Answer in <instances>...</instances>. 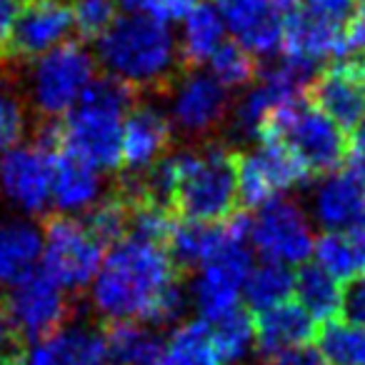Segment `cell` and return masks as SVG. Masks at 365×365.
Wrapping results in <instances>:
<instances>
[{
  "label": "cell",
  "mask_w": 365,
  "mask_h": 365,
  "mask_svg": "<svg viewBox=\"0 0 365 365\" xmlns=\"http://www.w3.org/2000/svg\"><path fill=\"white\" fill-rule=\"evenodd\" d=\"M3 193L28 213H43L51 200V153L31 145H18L0 158Z\"/></svg>",
  "instance_id": "5bb4252c"
},
{
  "label": "cell",
  "mask_w": 365,
  "mask_h": 365,
  "mask_svg": "<svg viewBox=\"0 0 365 365\" xmlns=\"http://www.w3.org/2000/svg\"><path fill=\"white\" fill-rule=\"evenodd\" d=\"M173 173L170 208L175 218L223 223L238 213V150L205 145L200 153L168 155Z\"/></svg>",
  "instance_id": "3957f363"
},
{
  "label": "cell",
  "mask_w": 365,
  "mask_h": 365,
  "mask_svg": "<svg viewBox=\"0 0 365 365\" xmlns=\"http://www.w3.org/2000/svg\"><path fill=\"white\" fill-rule=\"evenodd\" d=\"M308 3L310 13H318L323 18H330V21H340V18H348V13L353 11V6L358 0H305Z\"/></svg>",
  "instance_id": "ab89813d"
},
{
  "label": "cell",
  "mask_w": 365,
  "mask_h": 365,
  "mask_svg": "<svg viewBox=\"0 0 365 365\" xmlns=\"http://www.w3.org/2000/svg\"><path fill=\"white\" fill-rule=\"evenodd\" d=\"M96 81V61L81 43H63L33 66L31 98L46 120L66 118Z\"/></svg>",
  "instance_id": "8992f818"
},
{
  "label": "cell",
  "mask_w": 365,
  "mask_h": 365,
  "mask_svg": "<svg viewBox=\"0 0 365 365\" xmlns=\"http://www.w3.org/2000/svg\"><path fill=\"white\" fill-rule=\"evenodd\" d=\"M138 93L113 76L96 78L78 106L61 118V148L93 168L115 170L123 150V120Z\"/></svg>",
  "instance_id": "277c9868"
},
{
  "label": "cell",
  "mask_w": 365,
  "mask_h": 365,
  "mask_svg": "<svg viewBox=\"0 0 365 365\" xmlns=\"http://www.w3.org/2000/svg\"><path fill=\"white\" fill-rule=\"evenodd\" d=\"M46 235V270L61 288L81 290L98 275L103 265V248L86 225L71 215L51 213L43 218Z\"/></svg>",
  "instance_id": "ba28073f"
},
{
  "label": "cell",
  "mask_w": 365,
  "mask_h": 365,
  "mask_svg": "<svg viewBox=\"0 0 365 365\" xmlns=\"http://www.w3.org/2000/svg\"><path fill=\"white\" fill-rule=\"evenodd\" d=\"M235 41L253 56H273L280 51L285 21L300 11V0H213Z\"/></svg>",
  "instance_id": "7c38bea8"
},
{
  "label": "cell",
  "mask_w": 365,
  "mask_h": 365,
  "mask_svg": "<svg viewBox=\"0 0 365 365\" xmlns=\"http://www.w3.org/2000/svg\"><path fill=\"white\" fill-rule=\"evenodd\" d=\"M318 350L325 365H365V325L338 318L320 323Z\"/></svg>",
  "instance_id": "f1b7e54d"
},
{
  "label": "cell",
  "mask_w": 365,
  "mask_h": 365,
  "mask_svg": "<svg viewBox=\"0 0 365 365\" xmlns=\"http://www.w3.org/2000/svg\"><path fill=\"white\" fill-rule=\"evenodd\" d=\"M26 130V110L11 83L0 81V153L11 150Z\"/></svg>",
  "instance_id": "e575fe53"
},
{
  "label": "cell",
  "mask_w": 365,
  "mask_h": 365,
  "mask_svg": "<svg viewBox=\"0 0 365 365\" xmlns=\"http://www.w3.org/2000/svg\"><path fill=\"white\" fill-rule=\"evenodd\" d=\"M345 51L350 53H365V0H358L353 11L348 13L343 26Z\"/></svg>",
  "instance_id": "74e56055"
},
{
  "label": "cell",
  "mask_w": 365,
  "mask_h": 365,
  "mask_svg": "<svg viewBox=\"0 0 365 365\" xmlns=\"http://www.w3.org/2000/svg\"><path fill=\"white\" fill-rule=\"evenodd\" d=\"M348 168L358 173L365 180V120L353 130V138L348 143Z\"/></svg>",
  "instance_id": "60d3db41"
},
{
  "label": "cell",
  "mask_w": 365,
  "mask_h": 365,
  "mask_svg": "<svg viewBox=\"0 0 365 365\" xmlns=\"http://www.w3.org/2000/svg\"><path fill=\"white\" fill-rule=\"evenodd\" d=\"M210 325V340L215 345L220 363L235 365L245 358L250 350V343L255 338V320L245 308H235L228 315L218 318Z\"/></svg>",
  "instance_id": "1f68e13d"
},
{
  "label": "cell",
  "mask_w": 365,
  "mask_h": 365,
  "mask_svg": "<svg viewBox=\"0 0 365 365\" xmlns=\"http://www.w3.org/2000/svg\"><path fill=\"white\" fill-rule=\"evenodd\" d=\"M118 3L120 0H71L73 31L81 41H98L118 21Z\"/></svg>",
  "instance_id": "836d02e7"
},
{
  "label": "cell",
  "mask_w": 365,
  "mask_h": 365,
  "mask_svg": "<svg viewBox=\"0 0 365 365\" xmlns=\"http://www.w3.org/2000/svg\"><path fill=\"white\" fill-rule=\"evenodd\" d=\"M173 140V123L158 108L135 103L123 125L120 165L125 173H143L163 160Z\"/></svg>",
  "instance_id": "e0dca14e"
},
{
  "label": "cell",
  "mask_w": 365,
  "mask_h": 365,
  "mask_svg": "<svg viewBox=\"0 0 365 365\" xmlns=\"http://www.w3.org/2000/svg\"><path fill=\"white\" fill-rule=\"evenodd\" d=\"M158 365H223L210 340V325L205 320H190L180 325L163 348Z\"/></svg>",
  "instance_id": "83f0119b"
},
{
  "label": "cell",
  "mask_w": 365,
  "mask_h": 365,
  "mask_svg": "<svg viewBox=\"0 0 365 365\" xmlns=\"http://www.w3.org/2000/svg\"><path fill=\"white\" fill-rule=\"evenodd\" d=\"M210 76L228 91V88H243L258 78V61L255 56L243 48L238 41L223 43L208 61Z\"/></svg>",
  "instance_id": "d6a6232c"
},
{
  "label": "cell",
  "mask_w": 365,
  "mask_h": 365,
  "mask_svg": "<svg viewBox=\"0 0 365 365\" xmlns=\"http://www.w3.org/2000/svg\"><path fill=\"white\" fill-rule=\"evenodd\" d=\"M120 6H125L130 13L138 16L153 18L158 23H173V21H182L193 11L195 0H120Z\"/></svg>",
  "instance_id": "d590c367"
},
{
  "label": "cell",
  "mask_w": 365,
  "mask_h": 365,
  "mask_svg": "<svg viewBox=\"0 0 365 365\" xmlns=\"http://www.w3.org/2000/svg\"><path fill=\"white\" fill-rule=\"evenodd\" d=\"M305 103L328 115L340 130H355L365 120V53H350L313 76Z\"/></svg>",
  "instance_id": "9c48e42d"
},
{
  "label": "cell",
  "mask_w": 365,
  "mask_h": 365,
  "mask_svg": "<svg viewBox=\"0 0 365 365\" xmlns=\"http://www.w3.org/2000/svg\"><path fill=\"white\" fill-rule=\"evenodd\" d=\"M3 365H28V360L23 358L21 350H16V353L6 355V360H3Z\"/></svg>",
  "instance_id": "7bdbcfd3"
},
{
  "label": "cell",
  "mask_w": 365,
  "mask_h": 365,
  "mask_svg": "<svg viewBox=\"0 0 365 365\" xmlns=\"http://www.w3.org/2000/svg\"><path fill=\"white\" fill-rule=\"evenodd\" d=\"M340 313L345 315L348 323L365 325V273L355 275L343 288V308H340Z\"/></svg>",
  "instance_id": "8d00e7d4"
},
{
  "label": "cell",
  "mask_w": 365,
  "mask_h": 365,
  "mask_svg": "<svg viewBox=\"0 0 365 365\" xmlns=\"http://www.w3.org/2000/svg\"><path fill=\"white\" fill-rule=\"evenodd\" d=\"M313 215L325 230L365 225V180L350 168L330 173L315 188Z\"/></svg>",
  "instance_id": "ac0fdd59"
},
{
  "label": "cell",
  "mask_w": 365,
  "mask_h": 365,
  "mask_svg": "<svg viewBox=\"0 0 365 365\" xmlns=\"http://www.w3.org/2000/svg\"><path fill=\"white\" fill-rule=\"evenodd\" d=\"M258 140L288 148L308 168L310 175H330L348 158L345 133L328 115L315 110L305 101L275 108L265 118Z\"/></svg>",
  "instance_id": "5b68a950"
},
{
  "label": "cell",
  "mask_w": 365,
  "mask_h": 365,
  "mask_svg": "<svg viewBox=\"0 0 365 365\" xmlns=\"http://www.w3.org/2000/svg\"><path fill=\"white\" fill-rule=\"evenodd\" d=\"M285 61L315 68L320 61L348 56L343 38V23L323 18L310 11H295L285 21L280 41Z\"/></svg>",
  "instance_id": "2e32d148"
},
{
  "label": "cell",
  "mask_w": 365,
  "mask_h": 365,
  "mask_svg": "<svg viewBox=\"0 0 365 365\" xmlns=\"http://www.w3.org/2000/svg\"><path fill=\"white\" fill-rule=\"evenodd\" d=\"M6 328H8V318H6V305L0 303V345L6 340Z\"/></svg>",
  "instance_id": "ee69618b"
},
{
  "label": "cell",
  "mask_w": 365,
  "mask_h": 365,
  "mask_svg": "<svg viewBox=\"0 0 365 365\" xmlns=\"http://www.w3.org/2000/svg\"><path fill=\"white\" fill-rule=\"evenodd\" d=\"M73 308L63 288L46 273L33 268L13 283L6 300V318L11 325V340L18 345L43 343L68 323Z\"/></svg>",
  "instance_id": "52a82bcc"
},
{
  "label": "cell",
  "mask_w": 365,
  "mask_h": 365,
  "mask_svg": "<svg viewBox=\"0 0 365 365\" xmlns=\"http://www.w3.org/2000/svg\"><path fill=\"white\" fill-rule=\"evenodd\" d=\"M101 335L118 365H158L163 358L160 335L135 320H108Z\"/></svg>",
  "instance_id": "cb8c5ba5"
},
{
  "label": "cell",
  "mask_w": 365,
  "mask_h": 365,
  "mask_svg": "<svg viewBox=\"0 0 365 365\" xmlns=\"http://www.w3.org/2000/svg\"><path fill=\"white\" fill-rule=\"evenodd\" d=\"M86 225L88 233L96 238V243L103 250L113 248L120 240L128 238V230H130V203L123 198L118 190H113L110 195L96 203L88 210L86 220H81Z\"/></svg>",
  "instance_id": "4dcf8cb0"
},
{
  "label": "cell",
  "mask_w": 365,
  "mask_h": 365,
  "mask_svg": "<svg viewBox=\"0 0 365 365\" xmlns=\"http://www.w3.org/2000/svg\"><path fill=\"white\" fill-rule=\"evenodd\" d=\"M228 113V93L210 73L182 78L173 98V125L190 138H208Z\"/></svg>",
  "instance_id": "9a60e30c"
},
{
  "label": "cell",
  "mask_w": 365,
  "mask_h": 365,
  "mask_svg": "<svg viewBox=\"0 0 365 365\" xmlns=\"http://www.w3.org/2000/svg\"><path fill=\"white\" fill-rule=\"evenodd\" d=\"M18 11H21L18 0H0V58H3V51H6L8 41H11Z\"/></svg>",
  "instance_id": "b9f144b4"
},
{
  "label": "cell",
  "mask_w": 365,
  "mask_h": 365,
  "mask_svg": "<svg viewBox=\"0 0 365 365\" xmlns=\"http://www.w3.org/2000/svg\"><path fill=\"white\" fill-rule=\"evenodd\" d=\"M225 23L213 6L208 3H195L193 11L182 18L180 41H178V61L180 68L193 71L210 61L215 51L223 46Z\"/></svg>",
  "instance_id": "603a6c76"
},
{
  "label": "cell",
  "mask_w": 365,
  "mask_h": 365,
  "mask_svg": "<svg viewBox=\"0 0 365 365\" xmlns=\"http://www.w3.org/2000/svg\"><path fill=\"white\" fill-rule=\"evenodd\" d=\"M295 293L318 325L335 320L343 308V285L320 265H303L295 273Z\"/></svg>",
  "instance_id": "4316f807"
},
{
  "label": "cell",
  "mask_w": 365,
  "mask_h": 365,
  "mask_svg": "<svg viewBox=\"0 0 365 365\" xmlns=\"http://www.w3.org/2000/svg\"><path fill=\"white\" fill-rule=\"evenodd\" d=\"M313 335H318V323L300 303L285 300L275 308L263 310L255 320V343L265 358L308 343Z\"/></svg>",
  "instance_id": "d6986e66"
},
{
  "label": "cell",
  "mask_w": 365,
  "mask_h": 365,
  "mask_svg": "<svg viewBox=\"0 0 365 365\" xmlns=\"http://www.w3.org/2000/svg\"><path fill=\"white\" fill-rule=\"evenodd\" d=\"M41 230L28 223L0 225V285H13L33 270L41 255Z\"/></svg>",
  "instance_id": "484cf974"
},
{
  "label": "cell",
  "mask_w": 365,
  "mask_h": 365,
  "mask_svg": "<svg viewBox=\"0 0 365 365\" xmlns=\"http://www.w3.org/2000/svg\"><path fill=\"white\" fill-rule=\"evenodd\" d=\"M250 240L270 263L283 265L305 263L315 245L308 215L298 203L285 198H275L260 208L258 218L250 223Z\"/></svg>",
  "instance_id": "8fae6325"
},
{
  "label": "cell",
  "mask_w": 365,
  "mask_h": 365,
  "mask_svg": "<svg viewBox=\"0 0 365 365\" xmlns=\"http://www.w3.org/2000/svg\"><path fill=\"white\" fill-rule=\"evenodd\" d=\"M98 173L93 165L81 160L78 155L58 148L51 153V198L58 208L78 210L86 208L98 195Z\"/></svg>",
  "instance_id": "7402d4cb"
},
{
  "label": "cell",
  "mask_w": 365,
  "mask_h": 365,
  "mask_svg": "<svg viewBox=\"0 0 365 365\" xmlns=\"http://www.w3.org/2000/svg\"><path fill=\"white\" fill-rule=\"evenodd\" d=\"M245 300L253 310L263 313L268 308L285 303L295 290V275L283 263H263L253 268L245 278Z\"/></svg>",
  "instance_id": "f546056e"
},
{
  "label": "cell",
  "mask_w": 365,
  "mask_h": 365,
  "mask_svg": "<svg viewBox=\"0 0 365 365\" xmlns=\"http://www.w3.org/2000/svg\"><path fill=\"white\" fill-rule=\"evenodd\" d=\"M98 58L108 76L133 91H168L180 71L178 46L165 23L153 18L123 16L98 38Z\"/></svg>",
  "instance_id": "7a4b0ae2"
},
{
  "label": "cell",
  "mask_w": 365,
  "mask_h": 365,
  "mask_svg": "<svg viewBox=\"0 0 365 365\" xmlns=\"http://www.w3.org/2000/svg\"><path fill=\"white\" fill-rule=\"evenodd\" d=\"M230 235V223H195V220H180L178 218L173 223V230L168 235L165 250L170 255V260L175 263V268L180 273L195 268L200 263H208L220 245L228 240Z\"/></svg>",
  "instance_id": "ffe728a7"
},
{
  "label": "cell",
  "mask_w": 365,
  "mask_h": 365,
  "mask_svg": "<svg viewBox=\"0 0 365 365\" xmlns=\"http://www.w3.org/2000/svg\"><path fill=\"white\" fill-rule=\"evenodd\" d=\"M315 260L335 280H353L365 273V225L350 230H328L313 245Z\"/></svg>",
  "instance_id": "d4e9b609"
},
{
  "label": "cell",
  "mask_w": 365,
  "mask_h": 365,
  "mask_svg": "<svg viewBox=\"0 0 365 365\" xmlns=\"http://www.w3.org/2000/svg\"><path fill=\"white\" fill-rule=\"evenodd\" d=\"M310 178L308 168L278 143L238 153V198L245 208H263L285 190L305 185Z\"/></svg>",
  "instance_id": "30bf717a"
},
{
  "label": "cell",
  "mask_w": 365,
  "mask_h": 365,
  "mask_svg": "<svg viewBox=\"0 0 365 365\" xmlns=\"http://www.w3.org/2000/svg\"><path fill=\"white\" fill-rule=\"evenodd\" d=\"M182 273L163 245L125 238L113 245L93 285V305L108 320H145L160 293Z\"/></svg>",
  "instance_id": "6da1fadb"
},
{
  "label": "cell",
  "mask_w": 365,
  "mask_h": 365,
  "mask_svg": "<svg viewBox=\"0 0 365 365\" xmlns=\"http://www.w3.org/2000/svg\"><path fill=\"white\" fill-rule=\"evenodd\" d=\"M73 31L71 8L63 0H28L18 11L11 41L3 51V61L31 63L63 46Z\"/></svg>",
  "instance_id": "4fadbf2b"
},
{
  "label": "cell",
  "mask_w": 365,
  "mask_h": 365,
  "mask_svg": "<svg viewBox=\"0 0 365 365\" xmlns=\"http://www.w3.org/2000/svg\"><path fill=\"white\" fill-rule=\"evenodd\" d=\"M268 360H270V365H325L320 350L310 343L280 350V353H275L273 358H268Z\"/></svg>",
  "instance_id": "f35d334b"
},
{
  "label": "cell",
  "mask_w": 365,
  "mask_h": 365,
  "mask_svg": "<svg viewBox=\"0 0 365 365\" xmlns=\"http://www.w3.org/2000/svg\"><path fill=\"white\" fill-rule=\"evenodd\" d=\"M106 343L98 330L63 328L31 350L28 365H103Z\"/></svg>",
  "instance_id": "44dd1931"
}]
</instances>
